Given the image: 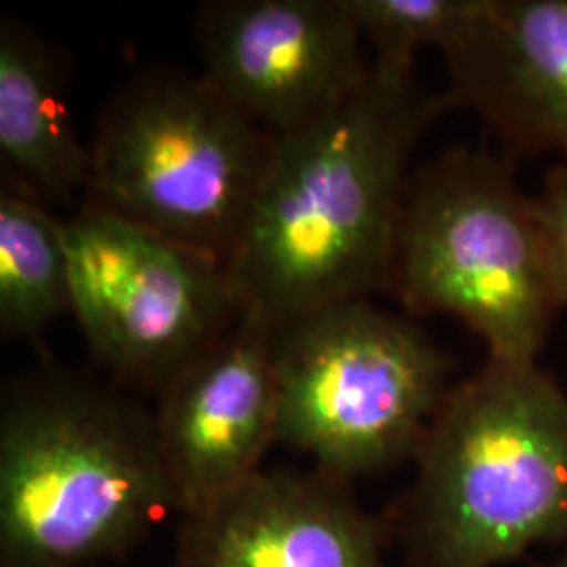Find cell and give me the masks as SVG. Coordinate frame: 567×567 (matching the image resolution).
<instances>
[{"label":"cell","mask_w":567,"mask_h":567,"mask_svg":"<svg viewBox=\"0 0 567 567\" xmlns=\"http://www.w3.org/2000/svg\"><path fill=\"white\" fill-rule=\"evenodd\" d=\"M444 112L414 63L370 60L343 105L278 140L225 261L240 318L280 332L330 305L389 290L412 156Z\"/></svg>","instance_id":"cell-1"},{"label":"cell","mask_w":567,"mask_h":567,"mask_svg":"<svg viewBox=\"0 0 567 567\" xmlns=\"http://www.w3.org/2000/svg\"><path fill=\"white\" fill-rule=\"evenodd\" d=\"M177 513L150 412L68 374L0 410V567H105Z\"/></svg>","instance_id":"cell-2"},{"label":"cell","mask_w":567,"mask_h":567,"mask_svg":"<svg viewBox=\"0 0 567 567\" xmlns=\"http://www.w3.org/2000/svg\"><path fill=\"white\" fill-rule=\"evenodd\" d=\"M414 463L412 567H498L567 538V395L538 364L487 360L452 386Z\"/></svg>","instance_id":"cell-3"},{"label":"cell","mask_w":567,"mask_h":567,"mask_svg":"<svg viewBox=\"0 0 567 567\" xmlns=\"http://www.w3.org/2000/svg\"><path fill=\"white\" fill-rule=\"evenodd\" d=\"M389 292L410 313L463 322L487 360L536 364L564 307L508 158L454 147L412 175Z\"/></svg>","instance_id":"cell-4"},{"label":"cell","mask_w":567,"mask_h":567,"mask_svg":"<svg viewBox=\"0 0 567 567\" xmlns=\"http://www.w3.org/2000/svg\"><path fill=\"white\" fill-rule=\"evenodd\" d=\"M276 143L203 74H142L103 107L89 142L86 203L225 264Z\"/></svg>","instance_id":"cell-5"},{"label":"cell","mask_w":567,"mask_h":567,"mask_svg":"<svg viewBox=\"0 0 567 567\" xmlns=\"http://www.w3.org/2000/svg\"><path fill=\"white\" fill-rule=\"evenodd\" d=\"M276 334L278 444L344 482L414 461L452 389L419 326L353 299Z\"/></svg>","instance_id":"cell-6"},{"label":"cell","mask_w":567,"mask_h":567,"mask_svg":"<svg viewBox=\"0 0 567 567\" xmlns=\"http://www.w3.org/2000/svg\"><path fill=\"white\" fill-rule=\"evenodd\" d=\"M72 313L122 385L161 391L240 320L221 259L95 204L60 219Z\"/></svg>","instance_id":"cell-7"},{"label":"cell","mask_w":567,"mask_h":567,"mask_svg":"<svg viewBox=\"0 0 567 567\" xmlns=\"http://www.w3.org/2000/svg\"><path fill=\"white\" fill-rule=\"evenodd\" d=\"M194 32L204 79L278 140L324 121L370 74L344 0H213Z\"/></svg>","instance_id":"cell-8"},{"label":"cell","mask_w":567,"mask_h":567,"mask_svg":"<svg viewBox=\"0 0 567 567\" xmlns=\"http://www.w3.org/2000/svg\"><path fill=\"white\" fill-rule=\"evenodd\" d=\"M278 334L240 318L158 391L152 412L175 508L208 507L278 444Z\"/></svg>","instance_id":"cell-9"},{"label":"cell","mask_w":567,"mask_h":567,"mask_svg":"<svg viewBox=\"0 0 567 567\" xmlns=\"http://www.w3.org/2000/svg\"><path fill=\"white\" fill-rule=\"evenodd\" d=\"M386 526L320 466L261 468L182 517L175 567H386Z\"/></svg>","instance_id":"cell-10"},{"label":"cell","mask_w":567,"mask_h":567,"mask_svg":"<svg viewBox=\"0 0 567 567\" xmlns=\"http://www.w3.org/2000/svg\"><path fill=\"white\" fill-rule=\"evenodd\" d=\"M444 58L446 110L480 114L513 152L567 158V0H487Z\"/></svg>","instance_id":"cell-11"},{"label":"cell","mask_w":567,"mask_h":567,"mask_svg":"<svg viewBox=\"0 0 567 567\" xmlns=\"http://www.w3.org/2000/svg\"><path fill=\"white\" fill-rule=\"evenodd\" d=\"M60 51L25 23H0V164L9 192L44 206L86 189L91 152L65 97Z\"/></svg>","instance_id":"cell-12"},{"label":"cell","mask_w":567,"mask_h":567,"mask_svg":"<svg viewBox=\"0 0 567 567\" xmlns=\"http://www.w3.org/2000/svg\"><path fill=\"white\" fill-rule=\"evenodd\" d=\"M72 311L70 267L60 219L16 192L0 194V328L37 337Z\"/></svg>","instance_id":"cell-13"},{"label":"cell","mask_w":567,"mask_h":567,"mask_svg":"<svg viewBox=\"0 0 567 567\" xmlns=\"http://www.w3.org/2000/svg\"><path fill=\"white\" fill-rule=\"evenodd\" d=\"M372 60L414 63L423 49L444 55L465 41L487 0H344Z\"/></svg>","instance_id":"cell-14"},{"label":"cell","mask_w":567,"mask_h":567,"mask_svg":"<svg viewBox=\"0 0 567 567\" xmlns=\"http://www.w3.org/2000/svg\"><path fill=\"white\" fill-rule=\"evenodd\" d=\"M532 204L545 244L550 280L559 303L567 307V158L548 171Z\"/></svg>","instance_id":"cell-15"},{"label":"cell","mask_w":567,"mask_h":567,"mask_svg":"<svg viewBox=\"0 0 567 567\" xmlns=\"http://www.w3.org/2000/svg\"><path fill=\"white\" fill-rule=\"evenodd\" d=\"M547 567H567V548L553 561V564H548Z\"/></svg>","instance_id":"cell-16"}]
</instances>
